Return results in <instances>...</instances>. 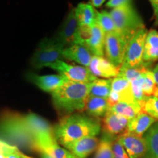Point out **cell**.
<instances>
[{
	"instance_id": "cell-21",
	"label": "cell",
	"mask_w": 158,
	"mask_h": 158,
	"mask_svg": "<svg viewBox=\"0 0 158 158\" xmlns=\"http://www.w3.org/2000/svg\"><path fill=\"white\" fill-rule=\"evenodd\" d=\"M109 109L107 99L99 97L89 96L85 106V110L88 116L93 118L103 117Z\"/></svg>"
},
{
	"instance_id": "cell-9",
	"label": "cell",
	"mask_w": 158,
	"mask_h": 158,
	"mask_svg": "<svg viewBox=\"0 0 158 158\" xmlns=\"http://www.w3.org/2000/svg\"><path fill=\"white\" fill-rule=\"evenodd\" d=\"M147 32V29L144 27L140 29L130 40L126 48L124 62L122 64L128 67H137L143 64V48Z\"/></svg>"
},
{
	"instance_id": "cell-38",
	"label": "cell",
	"mask_w": 158,
	"mask_h": 158,
	"mask_svg": "<svg viewBox=\"0 0 158 158\" xmlns=\"http://www.w3.org/2000/svg\"><path fill=\"white\" fill-rule=\"evenodd\" d=\"M155 23L157 25H158V12L155 14Z\"/></svg>"
},
{
	"instance_id": "cell-17",
	"label": "cell",
	"mask_w": 158,
	"mask_h": 158,
	"mask_svg": "<svg viewBox=\"0 0 158 158\" xmlns=\"http://www.w3.org/2000/svg\"><path fill=\"white\" fill-rule=\"evenodd\" d=\"M62 57L67 60L76 62L81 66L88 68L93 54L86 46L75 43L64 49Z\"/></svg>"
},
{
	"instance_id": "cell-20",
	"label": "cell",
	"mask_w": 158,
	"mask_h": 158,
	"mask_svg": "<svg viewBox=\"0 0 158 158\" xmlns=\"http://www.w3.org/2000/svg\"><path fill=\"white\" fill-rule=\"evenodd\" d=\"M105 34L100 27L95 22L91 27V35L86 41V46L93 56H103Z\"/></svg>"
},
{
	"instance_id": "cell-13",
	"label": "cell",
	"mask_w": 158,
	"mask_h": 158,
	"mask_svg": "<svg viewBox=\"0 0 158 158\" xmlns=\"http://www.w3.org/2000/svg\"><path fill=\"white\" fill-rule=\"evenodd\" d=\"M87 68L94 76L107 79L117 77L119 70V68L112 64L107 58L97 56H93Z\"/></svg>"
},
{
	"instance_id": "cell-6",
	"label": "cell",
	"mask_w": 158,
	"mask_h": 158,
	"mask_svg": "<svg viewBox=\"0 0 158 158\" xmlns=\"http://www.w3.org/2000/svg\"><path fill=\"white\" fill-rule=\"evenodd\" d=\"M35 152H38L42 158H76L66 148L59 145L54 137L53 130L36 136Z\"/></svg>"
},
{
	"instance_id": "cell-12",
	"label": "cell",
	"mask_w": 158,
	"mask_h": 158,
	"mask_svg": "<svg viewBox=\"0 0 158 158\" xmlns=\"http://www.w3.org/2000/svg\"><path fill=\"white\" fill-rule=\"evenodd\" d=\"M78 28L79 24L75 14V10L73 9L67 15L55 37L65 48L76 43Z\"/></svg>"
},
{
	"instance_id": "cell-40",
	"label": "cell",
	"mask_w": 158,
	"mask_h": 158,
	"mask_svg": "<svg viewBox=\"0 0 158 158\" xmlns=\"http://www.w3.org/2000/svg\"><path fill=\"white\" fill-rule=\"evenodd\" d=\"M0 158H4L3 155H2V154L1 152H0Z\"/></svg>"
},
{
	"instance_id": "cell-31",
	"label": "cell",
	"mask_w": 158,
	"mask_h": 158,
	"mask_svg": "<svg viewBox=\"0 0 158 158\" xmlns=\"http://www.w3.org/2000/svg\"><path fill=\"white\" fill-rule=\"evenodd\" d=\"M141 111L158 121V98L156 96L146 97L145 100L142 102Z\"/></svg>"
},
{
	"instance_id": "cell-27",
	"label": "cell",
	"mask_w": 158,
	"mask_h": 158,
	"mask_svg": "<svg viewBox=\"0 0 158 158\" xmlns=\"http://www.w3.org/2000/svg\"><path fill=\"white\" fill-rule=\"evenodd\" d=\"M111 79L97 78L90 84L89 95L108 99L110 92Z\"/></svg>"
},
{
	"instance_id": "cell-33",
	"label": "cell",
	"mask_w": 158,
	"mask_h": 158,
	"mask_svg": "<svg viewBox=\"0 0 158 158\" xmlns=\"http://www.w3.org/2000/svg\"><path fill=\"white\" fill-rule=\"evenodd\" d=\"M113 153L114 158H130L122 144L118 141L117 136L115 138L113 143Z\"/></svg>"
},
{
	"instance_id": "cell-39",
	"label": "cell",
	"mask_w": 158,
	"mask_h": 158,
	"mask_svg": "<svg viewBox=\"0 0 158 158\" xmlns=\"http://www.w3.org/2000/svg\"><path fill=\"white\" fill-rule=\"evenodd\" d=\"M155 96L157 97V98H158V87H157V91H156V93H155Z\"/></svg>"
},
{
	"instance_id": "cell-29",
	"label": "cell",
	"mask_w": 158,
	"mask_h": 158,
	"mask_svg": "<svg viewBox=\"0 0 158 158\" xmlns=\"http://www.w3.org/2000/svg\"><path fill=\"white\" fill-rule=\"evenodd\" d=\"M96 22L103 31L105 35L108 33L117 32L114 20L110 13L107 11L97 12Z\"/></svg>"
},
{
	"instance_id": "cell-34",
	"label": "cell",
	"mask_w": 158,
	"mask_h": 158,
	"mask_svg": "<svg viewBox=\"0 0 158 158\" xmlns=\"http://www.w3.org/2000/svg\"><path fill=\"white\" fill-rule=\"evenodd\" d=\"M131 3V0H109L106 4V7L109 8H115L118 6Z\"/></svg>"
},
{
	"instance_id": "cell-25",
	"label": "cell",
	"mask_w": 158,
	"mask_h": 158,
	"mask_svg": "<svg viewBox=\"0 0 158 158\" xmlns=\"http://www.w3.org/2000/svg\"><path fill=\"white\" fill-rule=\"evenodd\" d=\"M108 110L114 114L124 116L129 120L142 112L141 106L137 102H135V103H127V102H120L110 107Z\"/></svg>"
},
{
	"instance_id": "cell-26",
	"label": "cell",
	"mask_w": 158,
	"mask_h": 158,
	"mask_svg": "<svg viewBox=\"0 0 158 158\" xmlns=\"http://www.w3.org/2000/svg\"><path fill=\"white\" fill-rule=\"evenodd\" d=\"M149 67L150 66H148L144 63L137 67H128L124 64H122L119 67L117 77H121L127 80L128 81L132 82L141 77L146 71L149 70Z\"/></svg>"
},
{
	"instance_id": "cell-16",
	"label": "cell",
	"mask_w": 158,
	"mask_h": 158,
	"mask_svg": "<svg viewBox=\"0 0 158 158\" xmlns=\"http://www.w3.org/2000/svg\"><path fill=\"white\" fill-rule=\"evenodd\" d=\"M28 79L29 81L35 84L40 89L51 93L54 92L68 81V79L61 74L38 76L34 73H29Z\"/></svg>"
},
{
	"instance_id": "cell-23",
	"label": "cell",
	"mask_w": 158,
	"mask_h": 158,
	"mask_svg": "<svg viewBox=\"0 0 158 158\" xmlns=\"http://www.w3.org/2000/svg\"><path fill=\"white\" fill-rule=\"evenodd\" d=\"M147 152L143 158H158V123H155L143 136Z\"/></svg>"
},
{
	"instance_id": "cell-37",
	"label": "cell",
	"mask_w": 158,
	"mask_h": 158,
	"mask_svg": "<svg viewBox=\"0 0 158 158\" xmlns=\"http://www.w3.org/2000/svg\"><path fill=\"white\" fill-rule=\"evenodd\" d=\"M153 73V76H154V78H155V82L157 85H158V64L156 65V66L154 68L153 70L152 71Z\"/></svg>"
},
{
	"instance_id": "cell-10",
	"label": "cell",
	"mask_w": 158,
	"mask_h": 158,
	"mask_svg": "<svg viewBox=\"0 0 158 158\" xmlns=\"http://www.w3.org/2000/svg\"><path fill=\"white\" fill-rule=\"evenodd\" d=\"M107 100L109 108L120 102L135 103L132 92L131 83L121 77L114 78L111 80L110 92Z\"/></svg>"
},
{
	"instance_id": "cell-7",
	"label": "cell",
	"mask_w": 158,
	"mask_h": 158,
	"mask_svg": "<svg viewBox=\"0 0 158 158\" xmlns=\"http://www.w3.org/2000/svg\"><path fill=\"white\" fill-rule=\"evenodd\" d=\"M127 43L118 32L105 35L104 51L106 58L117 68L124 62Z\"/></svg>"
},
{
	"instance_id": "cell-22",
	"label": "cell",
	"mask_w": 158,
	"mask_h": 158,
	"mask_svg": "<svg viewBox=\"0 0 158 158\" xmlns=\"http://www.w3.org/2000/svg\"><path fill=\"white\" fill-rule=\"evenodd\" d=\"M74 10L79 26L92 27L96 22L98 11L92 4L80 3Z\"/></svg>"
},
{
	"instance_id": "cell-4",
	"label": "cell",
	"mask_w": 158,
	"mask_h": 158,
	"mask_svg": "<svg viewBox=\"0 0 158 158\" xmlns=\"http://www.w3.org/2000/svg\"><path fill=\"white\" fill-rule=\"evenodd\" d=\"M110 14L117 32L127 43L140 29L145 27L143 19L131 3L113 8Z\"/></svg>"
},
{
	"instance_id": "cell-8",
	"label": "cell",
	"mask_w": 158,
	"mask_h": 158,
	"mask_svg": "<svg viewBox=\"0 0 158 158\" xmlns=\"http://www.w3.org/2000/svg\"><path fill=\"white\" fill-rule=\"evenodd\" d=\"M49 68L56 70L59 74L64 76L68 80L79 83H92L95 79L89 70L81 65H73L59 60L49 65Z\"/></svg>"
},
{
	"instance_id": "cell-14",
	"label": "cell",
	"mask_w": 158,
	"mask_h": 158,
	"mask_svg": "<svg viewBox=\"0 0 158 158\" xmlns=\"http://www.w3.org/2000/svg\"><path fill=\"white\" fill-rule=\"evenodd\" d=\"M129 119L108 110L102 120L103 133L112 136H118L127 129Z\"/></svg>"
},
{
	"instance_id": "cell-5",
	"label": "cell",
	"mask_w": 158,
	"mask_h": 158,
	"mask_svg": "<svg viewBox=\"0 0 158 158\" xmlns=\"http://www.w3.org/2000/svg\"><path fill=\"white\" fill-rule=\"evenodd\" d=\"M64 47L56 37L43 39L31 57V64L36 69L48 67L53 63L62 60Z\"/></svg>"
},
{
	"instance_id": "cell-1",
	"label": "cell",
	"mask_w": 158,
	"mask_h": 158,
	"mask_svg": "<svg viewBox=\"0 0 158 158\" xmlns=\"http://www.w3.org/2000/svg\"><path fill=\"white\" fill-rule=\"evenodd\" d=\"M53 127L36 114L6 111L0 117V134L7 143L18 148L35 151V138Z\"/></svg>"
},
{
	"instance_id": "cell-28",
	"label": "cell",
	"mask_w": 158,
	"mask_h": 158,
	"mask_svg": "<svg viewBox=\"0 0 158 158\" xmlns=\"http://www.w3.org/2000/svg\"><path fill=\"white\" fill-rule=\"evenodd\" d=\"M138 80H139L144 96H155L158 86L156 84L153 73L151 70H149L146 71L141 77L138 78Z\"/></svg>"
},
{
	"instance_id": "cell-30",
	"label": "cell",
	"mask_w": 158,
	"mask_h": 158,
	"mask_svg": "<svg viewBox=\"0 0 158 158\" xmlns=\"http://www.w3.org/2000/svg\"><path fill=\"white\" fill-rule=\"evenodd\" d=\"M0 152L4 158H31L21 152L19 148L0 140Z\"/></svg>"
},
{
	"instance_id": "cell-15",
	"label": "cell",
	"mask_w": 158,
	"mask_h": 158,
	"mask_svg": "<svg viewBox=\"0 0 158 158\" xmlns=\"http://www.w3.org/2000/svg\"><path fill=\"white\" fill-rule=\"evenodd\" d=\"M99 143L96 136H88L68 143L64 148L69 150L76 158H86L95 151Z\"/></svg>"
},
{
	"instance_id": "cell-36",
	"label": "cell",
	"mask_w": 158,
	"mask_h": 158,
	"mask_svg": "<svg viewBox=\"0 0 158 158\" xmlns=\"http://www.w3.org/2000/svg\"><path fill=\"white\" fill-rule=\"evenodd\" d=\"M149 2L153 7L154 13L155 14L158 12V0H149Z\"/></svg>"
},
{
	"instance_id": "cell-18",
	"label": "cell",
	"mask_w": 158,
	"mask_h": 158,
	"mask_svg": "<svg viewBox=\"0 0 158 158\" xmlns=\"http://www.w3.org/2000/svg\"><path fill=\"white\" fill-rule=\"evenodd\" d=\"M158 61V31L150 29L147 32L144 43L143 62L148 66Z\"/></svg>"
},
{
	"instance_id": "cell-11",
	"label": "cell",
	"mask_w": 158,
	"mask_h": 158,
	"mask_svg": "<svg viewBox=\"0 0 158 158\" xmlns=\"http://www.w3.org/2000/svg\"><path fill=\"white\" fill-rule=\"evenodd\" d=\"M130 158H143L147 152V143L143 136L124 131L117 136Z\"/></svg>"
},
{
	"instance_id": "cell-24",
	"label": "cell",
	"mask_w": 158,
	"mask_h": 158,
	"mask_svg": "<svg viewBox=\"0 0 158 158\" xmlns=\"http://www.w3.org/2000/svg\"><path fill=\"white\" fill-rule=\"evenodd\" d=\"M116 137L102 133L93 158H114L113 143Z\"/></svg>"
},
{
	"instance_id": "cell-32",
	"label": "cell",
	"mask_w": 158,
	"mask_h": 158,
	"mask_svg": "<svg viewBox=\"0 0 158 158\" xmlns=\"http://www.w3.org/2000/svg\"><path fill=\"white\" fill-rule=\"evenodd\" d=\"M130 83H131L132 92H133V98L135 99V102H138L140 105V106H141L142 102L145 100L146 97L144 96L143 92H142V89L141 84H140L139 80L137 79V80L133 81Z\"/></svg>"
},
{
	"instance_id": "cell-19",
	"label": "cell",
	"mask_w": 158,
	"mask_h": 158,
	"mask_svg": "<svg viewBox=\"0 0 158 158\" xmlns=\"http://www.w3.org/2000/svg\"><path fill=\"white\" fill-rule=\"evenodd\" d=\"M155 122L156 120L152 116L144 112H141L129 120L126 131L138 136H143Z\"/></svg>"
},
{
	"instance_id": "cell-3",
	"label": "cell",
	"mask_w": 158,
	"mask_h": 158,
	"mask_svg": "<svg viewBox=\"0 0 158 158\" xmlns=\"http://www.w3.org/2000/svg\"><path fill=\"white\" fill-rule=\"evenodd\" d=\"M91 83H79L68 80L62 86L52 92L54 106L64 116L82 112L89 96Z\"/></svg>"
},
{
	"instance_id": "cell-2",
	"label": "cell",
	"mask_w": 158,
	"mask_h": 158,
	"mask_svg": "<svg viewBox=\"0 0 158 158\" xmlns=\"http://www.w3.org/2000/svg\"><path fill=\"white\" fill-rule=\"evenodd\" d=\"M98 118L81 114L64 116L53 127L56 141L64 147L68 143L88 136H97L101 130Z\"/></svg>"
},
{
	"instance_id": "cell-35",
	"label": "cell",
	"mask_w": 158,
	"mask_h": 158,
	"mask_svg": "<svg viewBox=\"0 0 158 158\" xmlns=\"http://www.w3.org/2000/svg\"><path fill=\"white\" fill-rule=\"evenodd\" d=\"M90 2L94 7H99L102 5V4L106 2V0H90Z\"/></svg>"
}]
</instances>
